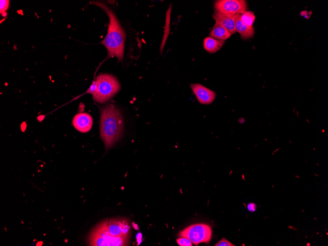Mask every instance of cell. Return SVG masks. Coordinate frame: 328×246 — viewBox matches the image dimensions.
I'll use <instances>...</instances> for the list:
<instances>
[{
	"label": "cell",
	"instance_id": "7c38bea8",
	"mask_svg": "<svg viewBox=\"0 0 328 246\" xmlns=\"http://www.w3.org/2000/svg\"><path fill=\"white\" fill-rule=\"evenodd\" d=\"M224 43V41L207 37L203 40V48L208 53L213 54L219 50Z\"/></svg>",
	"mask_w": 328,
	"mask_h": 246
},
{
	"label": "cell",
	"instance_id": "9c48e42d",
	"mask_svg": "<svg viewBox=\"0 0 328 246\" xmlns=\"http://www.w3.org/2000/svg\"><path fill=\"white\" fill-rule=\"evenodd\" d=\"M213 17L215 21V24L212 28L218 26H221L227 29L231 34L236 33L234 16H229L215 10Z\"/></svg>",
	"mask_w": 328,
	"mask_h": 246
},
{
	"label": "cell",
	"instance_id": "2e32d148",
	"mask_svg": "<svg viewBox=\"0 0 328 246\" xmlns=\"http://www.w3.org/2000/svg\"><path fill=\"white\" fill-rule=\"evenodd\" d=\"M177 244L180 246H192V243L187 238L180 237L176 239Z\"/></svg>",
	"mask_w": 328,
	"mask_h": 246
},
{
	"label": "cell",
	"instance_id": "8fae6325",
	"mask_svg": "<svg viewBox=\"0 0 328 246\" xmlns=\"http://www.w3.org/2000/svg\"><path fill=\"white\" fill-rule=\"evenodd\" d=\"M235 27L236 31L240 34L244 39H247L253 36L254 28L252 26H248L243 23L241 19V14L234 16Z\"/></svg>",
	"mask_w": 328,
	"mask_h": 246
},
{
	"label": "cell",
	"instance_id": "52a82bcc",
	"mask_svg": "<svg viewBox=\"0 0 328 246\" xmlns=\"http://www.w3.org/2000/svg\"><path fill=\"white\" fill-rule=\"evenodd\" d=\"M108 228L111 235L123 237L129 236L130 226L125 219H110L108 220Z\"/></svg>",
	"mask_w": 328,
	"mask_h": 246
},
{
	"label": "cell",
	"instance_id": "5bb4252c",
	"mask_svg": "<svg viewBox=\"0 0 328 246\" xmlns=\"http://www.w3.org/2000/svg\"><path fill=\"white\" fill-rule=\"evenodd\" d=\"M241 19L246 25L248 26H252L255 19V16L253 12L250 11H246L241 14Z\"/></svg>",
	"mask_w": 328,
	"mask_h": 246
},
{
	"label": "cell",
	"instance_id": "5b68a950",
	"mask_svg": "<svg viewBox=\"0 0 328 246\" xmlns=\"http://www.w3.org/2000/svg\"><path fill=\"white\" fill-rule=\"evenodd\" d=\"M178 236L187 238L193 244L197 246L200 243H208L210 241L212 229L209 225L206 224H194L181 231Z\"/></svg>",
	"mask_w": 328,
	"mask_h": 246
},
{
	"label": "cell",
	"instance_id": "7a4b0ae2",
	"mask_svg": "<svg viewBox=\"0 0 328 246\" xmlns=\"http://www.w3.org/2000/svg\"><path fill=\"white\" fill-rule=\"evenodd\" d=\"M123 125L122 117L116 107L109 105L102 109L100 135L107 148H110L119 139Z\"/></svg>",
	"mask_w": 328,
	"mask_h": 246
},
{
	"label": "cell",
	"instance_id": "ac0fdd59",
	"mask_svg": "<svg viewBox=\"0 0 328 246\" xmlns=\"http://www.w3.org/2000/svg\"><path fill=\"white\" fill-rule=\"evenodd\" d=\"M256 208V206L253 203H250L248 204V205H247V209L249 210V211L254 212L255 211Z\"/></svg>",
	"mask_w": 328,
	"mask_h": 246
},
{
	"label": "cell",
	"instance_id": "ba28073f",
	"mask_svg": "<svg viewBox=\"0 0 328 246\" xmlns=\"http://www.w3.org/2000/svg\"><path fill=\"white\" fill-rule=\"evenodd\" d=\"M191 87L198 101L201 104L212 103L216 98V93L199 83H191Z\"/></svg>",
	"mask_w": 328,
	"mask_h": 246
},
{
	"label": "cell",
	"instance_id": "6da1fadb",
	"mask_svg": "<svg viewBox=\"0 0 328 246\" xmlns=\"http://www.w3.org/2000/svg\"><path fill=\"white\" fill-rule=\"evenodd\" d=\"M93 4L102 8L108 15L109 24L107 34L101 44L107 49L108 57H116L122 61L124 56L125 33L119 24L114 12L105 4L93 2Z\"/></svg>",
	"mask_w": 328,
	"mask_h": 246
},
{
	"label": "cell",
	"instance_id": "e0dca14e",
	"mask_svg": "<svg viewBox=\"0 0 328 246\" xmlns=\"http://www.w3.org/2000/svg\"><path fill=\"white\" fill-rule=\"evenodd\" d=\"M214 246H234L235 245L228 240L225 239L224 238H222L220 241H219L217 244Z\"/></svg>",
	"mask_w": 328,
	"mask_h": 246
},
{
	"label": "cell",
	"instance_id": "277c9868",
	"mask_svg": "<svg viewBox=\"0 0 328 246\" xmlns=\"http://www.w3.org/2000/svg\"><path fill=\"white\" fill-rule=\"evenodd\" d=\"M108 220L100 222L91 231L88 237L89 246H128L129 237H118L111 235L108 228Z\"/></svg>",
	"mask_w": 328,
	"mask_h": 246
},
{
	"label": "cell",
	"instance_id": "4fadbf2b",
	"mask_svg": "<svg viewBox=\"0 0 328 246\" xmlns=\"http://www.w3.org/2000/svg\"><path fill=\"white\" fill-rule=\"evenodd\" d=\"M231 33L226 29L221 26H218L213 28L210 33V36L219 40H225L231 36Z\"/></svg>",
	"mask_w": 328,
	"mask_h": 246
},
{
	"label": "cell",
	"instance_id": "3957f363",
	"mask_svg": "<svg viewBox=\"0 0 328 246\" xmlns=\"http://www.w3.org/2000/svg\"><path fill=\"white\" fill-rule=\"evenodd\" d=\"M120 89L119 83L114 76L102 74L97 77L87 92L92 94L95 101L103 103L112 97Z\"/></svg>",
	"mask_w": 328,
	"mask_h": 246
},
{
	"label": "cell",
	"instance_id": "30bf717a",
	"mask_svg": "<svg viewBox=\"0 0 328 246\" xmlns=\"http://www.w3.org/2000/svg\"><path fill=\"white\" fill-rule=\"evenodd\" d=\"M73 124L79 132L86 133L89 131L92 128L93 119L91 116L87 113H79L74 117Z\"/></svg>",
	"mask_w": 328,
	"mask_h": 246
},
{
	"label": "cell",
	"instance_id": "8992f818",
	"mask_svg": "<svg viewBox=\"0 0 328 246\" xmlns=\"http://www.w3.org/2000/svg\"><path fill=\"white\" fill-rule=\"evenodd\" d=\"M216 11L229 16L242 14L247 9V3L244 0H219L215 2Z\"/></svg>",
	"mask_w": 328,
	"mask_h": 246
},
{
	"label": "cell",
	"instance_id": "9a60e30c",
	"mask_svg": "<svg viewBox=\"0 0 328 246\" xmlns=\"http://www.w3.org/2000/svg\"><path fill=\"white\" fill-rule=\"evenodd\" d=\"M9 5L8 0H0V13L4 17L6 16V10L8 9Z\"/></svg>",
	"mask_w": 328,
	"mask_h": 246
}]
</instances>
